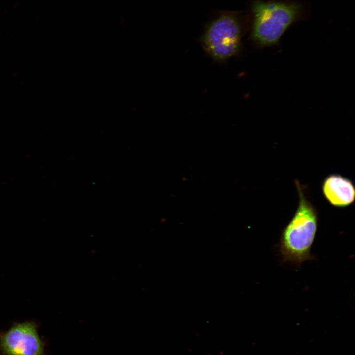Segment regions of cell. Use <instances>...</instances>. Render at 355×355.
Returning a JSON list of instances; mask_svg holds the SVG:
<instances>
[{"label": "cell", "instance_id": "1", "mask_svg": "<svg viewBox=\"0 0 355 355\" xmlns=\"http://www.w3.org/2000/svg\"><path fill=\"white\" fill-rule=\"evenodd\" d=\"M295 185L299 195L296 211L281 234L279 249L284 261L292 262L300 266L313 256L311 249L318 227V216L313 205L306 198L303 188L298 182Z\"/></svg>", "mask_w": 355, "mask_h": 355}, {"label": "cell", "instance_id": "2", "mask_svg": "<svg viewBox=\"0 0 355 355\" xmlns=\"http://www.w3.org/2000/svg\"><path fill=\"white\" fill-rule=\"evenodd\" d=\"M297 4L255 1L252 37L260 46L277 44L286 30L300 16Z\"/></svg>", "mask_w": 355, "mask_h": 355}, {"label": "cell", "instance_id": "3", "mask_svg": "<svg viewBox=\"0 0 355 355\" xmlns=\"http://www.w3.org/2000/svg\"><path fill=\"white\" fill-rule=\"evenodd\" d=\"M241 40L240 24L236 18L224 14L213 21L203 37L206 50L213 58L226 59L238 51Z\"/></svg>", "mask_w": 355, "mask_h": 355}, {"label": "cell", "instance_id": "4", "mask_svg": "<svg viewBox=\"0 0 355 355\" xmlns=\"http://www.w3.org/2000/svg\"><path fill=\"white\" fill-rule=\"evenodd\" d=\"M39 325L34 321L15 322L0 332L2 355H45V343L40 337Z\"/></svg>", "mask_w": 355, "mask_h": 355}, {"label": "cell", "instance_id": "5", "mask_svg": "<svg viewBox=\"0 0 355 355\" xmlns=\"http://www.w3.org/2000/svg\"><path fill=\"white\" fill-rule=\"evenodd\" d=\"M322 190L328 202L336 207L348 206L355 200V189L353 182L339 174L327 176L322 183Z\"/></svg>", "mask_w": 355, "mask_h": 355}]
</instances>
